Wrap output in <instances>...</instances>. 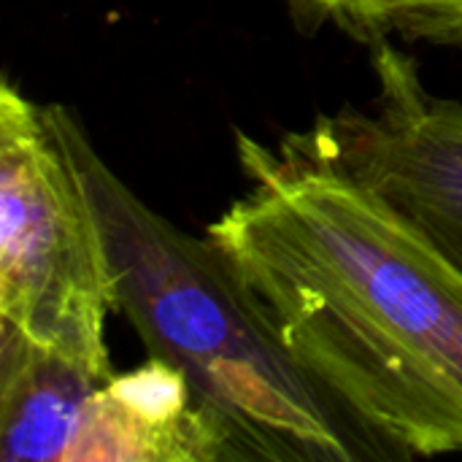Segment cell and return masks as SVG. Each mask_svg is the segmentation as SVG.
<instances>
[{
    "mask_svg": "<svg viewBox=\"0 0 462 462\" xmlns=\"http://www.w3.org/2000/svg\"><path fill=\"white\" fill-rule=\"evenodd\" d=\"M236 149L206 238L279 341L390 457L462 452V273L309 130Z\"/></svg>",
    "mask_w": 462,
    "mask_h": 462,
    "instance_id": "obj_1",
    "label": "cell"
},
{
    "mask_svg": "<svg viewBox=\"0 0 462 462\" xmlns=\"http://www.w3.org/2000/svg\"><path fill=\"white\" fill-rule=\"evenodd\" d=\"M46 116L97 217L114 309L152 357L187 376L230 430L238 460H387L287 352L219 249L149 208L103 162L70 108L51 103Z\"/></svg>",
    "mask_w": 462,
    "mask_h": 462,
    "instance_id": "obj_2",
    "label": "cell"
},
{
    "mask_svg": "<svg viewBox=\"0 0 462 462\" xmlns=\"http://www.w3.org/2000/svg\"><path fill=\"white\" fill-rule=\"evenodd\" d=\"M111 271L46 106L0 87V325L108 382Z\"/></svg>",
    "mask_w": 462,
    "mask_h": 462,
    "instance_id": "obj_3",
    "label": "cell"
},
{
    "mask_svg": "<svg viewBox=\"0 0 462 462\" xmlns=\"http://www.w3.org/2000/svg\"><path fill=\"white\" fill-rule=\"evenodd\" d=\"M368 49L374 103L319 116L309 133L462 273V103L433 95L395 41Z\"/></svg>",
    "mask_w": 462,
    "mask_h": 462,
    "instance_id": "obj_4",
    "label": "cell"
},
{
    "mask_svg": "<svg viewBox=\"0 0 462 462\" xmlns=\"http://www.w3.org/2000/svg\"><path fill=\"white\" fill-rule=\"evenodd\" d=\"M219 460H238L230 430L195 398L179 368L152 355L92 393L68 452V462Z\"/></svg>",
    "mask_w": 462,
    "mask_h": 462,
    "instance_id": "obj_5",
    "label": "cell"
},
{
    "mask_svg": "<svg viewBox=\"0 0 462 462\" xmlns=\"http://www.w3.org/2000/svg\"><path fill=\"white\" fill-rule=\"evenodd\" d=\"M103 382L0 325V457L68 462L84 409Z\"/></svg>",
    "mask_w": 462,
    "mask_h": 462,
    "instance_id": "obj_6",
    "label": "cell"
},
{
    "mask_svg": "<svg viewBox=\"0 0 462 462\" xmlns=\"http://www.w3.org/2000/svg\"><path fill=\"white\" fill-rule=\"evenodd\" d=\"M303 30L333 27L365 46L430 43L462 51V0H284Z\"/></svg>",
    "mask_w": 462,
    "mask_h": 462,
    "instance_id": "obj_7",
    "label": "cell"
}]
</instances>
